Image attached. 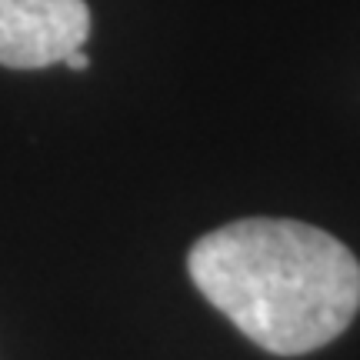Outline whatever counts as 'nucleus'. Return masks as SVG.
<instances>
[{"label":"nucleus","instance_id":"obj_1","mask_svg":"<svg viewBox=\"0 0 360 360\" xmlns=\"http://www.w3.org/2000/svg\"><path fill=\"white\" fill-rule=\"evenodd\" d=\"M191 281L257 347L297 357L330 344L360 307V264L337 237L300 220L250 217L204 233Z\"/></svg>","mask_w":360,"mask_h":360},{"label":"nucleus","instance_id":"obj_2","mask_svg":"<svg viewBox=\"0 0 360 360\" xmlns=\"http://www.w3.org/2000/svg\"><path fill=\"white\" fill-rule=\"evenodd\" d=\"M87 0H0V64L40 70L87 44Z\"/></svg>","mask_w":360,"mask_h":360},{"label":"nucleus","instance_id":"obj_3","mask_svg":"<svg viewBox=\"0 0 360 360\" xmlns=\"http://www.w3.org/2000/svg\"><path fill=\"white\" fill-rule=\"evenodd\" d=\"M64 64L70 67V70H87V64H90V60H87V51H84V47H80V51H74L64 60Z\"/></svg>","mask_w":360,"mask_h":360}]
</instances>
